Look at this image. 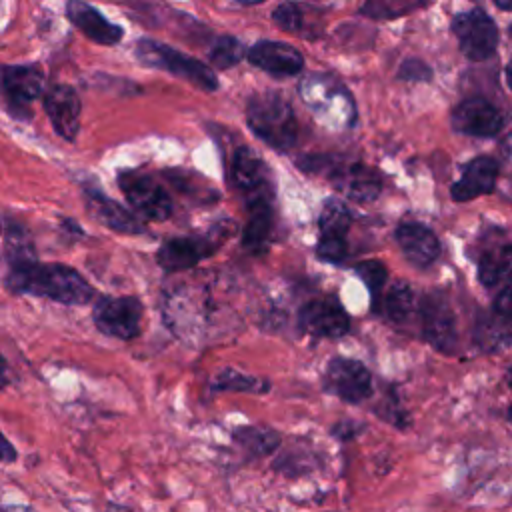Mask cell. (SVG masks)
Returning <instances> with one entry per match:
<instances>
[{
	"mask_svg": "<svg viewBox=\"0 0 512 512\" xmlns=\"http://www.w3.org/2000/svg\"><path fill=\"white\" fill-rule=\"evenodd\" d=\"M4 284L12 294H30L68 306H84L98 296L74 268L58 262L42 264L36 256L8 262Z\"/></svg>",
	"mask_w": 512,
	"mask_h": 512,
	"instance_id": "6da1fadb",
	"label": "cell"
},
{
	"mask_svg": "<svg viewBox=\"0 0 512 512\" xmlns=\"http://www.w3.org/2000/svg\"><path fill=\"white\" fill-rule=\"evenodd\" d=\"M302 102L316 120L330 130H348L356 122V104L350 92L328 74H308L298 86Z\"/></svg>",
	"mask_w": 512,
	"mask_h": 512,
	"instance_id": "7a4b0ae2",
	"label": "cell"
},
{
	"mask_svg": "<svg viewBox=\"0 0 512 512\" xmlns=\"http://www.w3.org/2000/svg\"><path fill=\"white\" fill-rule=\"evenodd\" d=\"M246 122L268 146L288 150L298 138V122L290 102L278 92L256 94L248 100Z\"/></svg>",
	"mask_w": 512,
	"mask_h": 512,
	"instance_id": "3957f363",
	"label": "cell"
},
{
	"mask_svg": "<svg viewBox=\"0 0 512 512\" xmlns=\"http://www.w3.org/2000/svg\"><path fill=\"white\" fill-rule=\"evenodd\" d=\"M136 56L144 66L166 70L178 78H184V80L196 84L202 90L212 92L218 88L216 74L212 72L210 66L202 64L200 60H196L188 54H182V52L170 48L168 44L148 40V38L140 40L136 44Z\"/></svg>",
	"mask_w": 512,
	"mask_h": 512,
	"instance_id": "277c9868",
	"label": "cell"
},
{
	"mask_svg": "<svg viewBox=\"0 0 512 512\" xmlns=\"http://www.w3.org/2000/svg\"><path fill=\"white\" fill-rule=\"evenodd\" d=\"M144 306L136 296H98L94 302V326L112 338L134 340L142 332Z\"/></svg>",
	"mask_w": 512,
	"mask_h": 512,
	"instance_id": "5b68a950",
	"label": "cell"
},
{
	"mask_svg": "<svg viewBox=\"0 0 512 512\" xmlns=\"http://www.w3.org/2000/svg\"><path fill=\"white\" fill-rule=\"evenodd\" d=\"M118 184L128 204L140 218L152 222H162L170 218L172 198L164 190V186L150 174L128 170L120 174Z\"/></svg>",
	"mask_w": 512,
	"mask_h": 512,
	"instance_id": "8992f818",
	"label": "cell"
},
{
	"mask_svg": "<svg viewBox=\"0 0 512 512\" xmlns=\"http://www.w3.org/2000/svg\"><path fill=\"white\" fill-rule=\"evenodd\" d=\"M452 32L458 38L462 54L472 62H484L496 52L498 28L482 8L456 14L452 18Z\"/></svg>",
	"mask_w": 512,
	"mask_h": 512,
	"instance_id": "52a82bcc",
	"label": "cell"
},
{
	"mask_svg": "<svg viewBox=\"0 0 512 512\" xmlns=\"http://www.w3.org/2000/svg\"><path fill=\"white\" fill-rule=\"evenodd\" d=\"M350 224H352V216L342 200L330 198L324 202V208L318 218V226H320V238L316 244L318 258L334 264L346 258L348 254L346 234Z\"/></svg>",
	"mask_w": 512,
	"mask_h": 512,
	"instance_id": "ba28073f",
	"label": "cell"
},
{
	"mask_svg": "<svg viewBox=\"0 0 512 512\" xmlns=\"http://www.w3.org/2000/svg\"><path fill=\"white\" fill-rule=\"evenodd\" d=\"M424 338L440 352H450L456 344V318L450 302L440 292H428L420 302Z\"/></svg>",
	"mask_w": 512,
	"mask_h": 512,
	"instance_id": "9c48e42d",
	"label": "cell"
},
{
	"mask_svg": "<svg viewBox=\"0 0 512 512\" xmlns=\"http://www.w3.org/2000/svg\"><path fill=\"white\" fill-rule=\"evenodd\" d=\"M326 386L338 398L358 404L372 394V376L360 360L338 356L326 366Z\"/></svg>",
	"mask_w": 512,
	"mask_h": 512,
	"instance_id": "30bf717a",
	"label": "cell"
},
{
	"mask_svg": "<svg viewBox=\"0 0 512 512\" xmlns=\"http://www.w3.org/2000/svg\"><path fill=\"white\" fill-rule=\"evenodd\" d=\"M300 328L318 338H340L348 332L350 320L342 304L332 298H316L302 306L300 310Z\"/></svg>",
	"mask_w": 512,
	"mask_h": 512,
	"instance_id": "8fae6325",
	"label": "cell"
},
{
	"mask_svg": "<svg viewBox=\"0 0 512 512\" xmlns=\"http://www.w3.org/2000/svg\"><path fill=\"white\" fill-rule=\"evenodd\" d=\"M452 128L466 136H496L502 128V114L486 98H466L452 112Z\"/></svg>",
	"mask_w": 512,
	"mask_h": 512,
	"instance_id": "7c38bea8",
	"label": "cell"
},
{
	"mask_svg": "<svg viewBox=\"0 0 512 512\" xmlns=\"http://www.w3.org/2000/svg\"><path fill=\"white\" fill-rule=\"evenodd\" d=\"M246 58L252 66L280 78L296 76L304 66V58L294 46L276 40H260L252 44L246 50Z\"/></svg>",
	"mask_w": 512,
	"mask_h": 512,
	"instance_id": "4fadbf2b",
	"label": "cell"
},
{
	"mask_svg": "<svg viewBox=\"0 0 512 512\" xmlns=\"http://www.w3.org/2000/svg\"><path fill=\"white\" fill-rule=\"evenodd\" d=\"M326 162L332 166L330 170V178L334 180V184L352 200L356 202H370L380 194V176L368 168L362 162H350V164H342V162H334L330 158H326Z\"/></svg>",
	"mask_w": 512,
	"mask_h": 512,
	"instance_id": "5bb4252c",
	"label": "cell"
},
{
	"mask_svg": "<svg viewBox=\"0 0 512 512\" xmlns=\"http://www.w3.org/2000/svg\"><path fill=\"white\" fill-rule=\"evenodd\" d=\"M44 108L54 130L62 138L74 140L80 130V110H82L80 96L76 94V90L68 84L52 86L44 98Z\"/></svg>",
	"mask_w": 512,
	"mask_h": 512,
	"instance_id": "9a60e30c",
	"label": "cell"
},
{
	"mask_svg": "<svg viewBox=\"0 0 512 512\" xmlns=\"http://www.w3.org/2000/svg\"><path fill=\"white\" fill-rule=\"evenodd\" d=\"M216 246L218 242H212L210 238H200V236L170 238L160 246L156 260L166 272H180V270L192 268L194 264L210 256L216 250Z\"/></svg>",
	"mask_w": 512,
	"mask_h": 512,
	"instance_id": "2e32d148",
	"label": "cell"
},
{
	"mask_svg": "<svg viewBox=\"0 0 512 512\" xmlns=\"http://www.w3.org/2000/svg\"><path fill=\"white\" fill-rule=\"evenodd\" d=\"M66 14L70 22L92 42L102 44V46H112L122 40V28L108 18L102 16L94 6H90L84 0H68L66 4Z\"/></svg>",
	"mask_w": 512,
	"mask_h": 512,
	"instance_id": "e0dca14e",
	"label": "cell"
},
{
	"mask_svg": "<svg viewBox=\"0 0 512 512\" xmlns=\"http://www.w3.org/2000/svg\"><path fill=\"white\" fill-rule=\"evenodd\" d=\"M86 206L92 218H96L102 226L122 232V234H142L144 222L142 218L118 204L116 200L108 198L98 190H86Z\"/></svg>",
	"mask_w": 512,
	"mask_h": 512,
	"instance_id": "ac0fdd59",
	"label": "cell"
},
{
	"mask_svg": "<svg viewBox=\"0 0 512 512\" xmlns=\"http://www.w3.org/2000/svg\"><path fill=\"white\" fill-rule=\"evenodd\" d=\"M498 162L490 156H478L474 158L462 172L460 180L452 184V198L456 202H468L474 200L482 194H488L494 190L496 186V178H498Z\"/></svg>",
	"mask_w": 512,
	"mask_h": 512,
	"instance_id": "d6986e66",
	"label": "cell"
},
{
	"mask_svg": "<svg viewBox=\"0 0 512 512\" xmlns=\"http://www.w3.org/2000/svg\"><path fill=\"white\" fill-rule=\"evenodd\" d=\"M396 242L404 256L416 266L432 264L440 254V242L436 234L420 222H404L396 228Z\"/></svg>",
	"mask_w": 512,
	"mask_h": 512,
	"instance_id": "ffe728a7",
	"label": "cell"
},
{
	"mask_svg": "<svg viewBox=\"0 0 512 512\" xmlns=\"http://www.w3.org/2000/svg\"><path fill=\"white\" fill-rule=\"evenodd\" d=\"M2 90L16 108H26L44 90V76L36 66L2 68Z\"/></svg>",
	"mask_w": 512,
	"mask_h": 512,
	"instance_id": "44dd1931",
	"label": "cell"
},
{
	"mask_svg": "<svg viewBox=\"0 0 512 512\" xmlns=\"http://www.w3.org/2000/svg\"><path fill=\"white\" fill-rule=\"evenodd\" d=\"M272 232V206L262 194H256L248 202V222L242 234V244L250 252H258L266 246Z\"/></svg>",
	"mask_w": 512,
	"mask_h": 512,
	"instance_id": "7402d4cb",
	"label": "cell"
},
{
	"mask_svg": "<svg viewBox=\"0 0 512 512\" xmlns=\"http://www.w3.org/2000/svg\"><path fill=\"white\" fill-rule=\"evenodd\" d=\"M232 182L244 192H254L264 184V164L254 150L240 146L232 156Z\"/></svg>",
	"mask_w": 512,
	"mask_h": 512,
	"instance_id": "603a6c76",
	"label": "cell"
},
{
	"mask_svg": "<svg viewBox=\"0 0 512 512\" xmlns=\"http://www.w3.org/2000/svg\"><path fill=\"white\" fill-rule=\"evenodd\" d=\"M274 22L300 36H312L320 28V16H314V10L298 4V2H284L274 10Z\"/></svg>",
	"mask_w": 512,
	"mask_h": 512,
	"instance_id": "cb8c5ba5",
	"label": "cell"
},
{
	"mask_svg": "<svg viewBox=\"0 0 512 512\" xmlns=\"http://www.w3.org/2000/svg\"><path fill=\"white\" fill-rule=\"evenodd\" d=\"M478 278L484 286H496L512 278V244L486 250L478 262Z\"/></svg>",
	"mask_w": 512,
	"mask_h": 512,
	"instance_id": "d4e9b609",
	"label": "cell"
},
{
	"mask_svg": "<svg viewBox=\"0 0 512 512\" xmlns=\"http://www.w3.org/2000/svg\"><path fill=\"white\" fill-rule=\"evenodd\" d=\"M412 306H414V294H412V288L402 282V280H396L386 296H384V312L386 316L396 322V324H402L408 320V316L412 314Z\"/></svg>",
	"mask_w": 512,
	"mask_h": 512,
	"instance_id": "484cf974",
	"label": "cell"
},
{
	"mask_svg": "<svg viewBox=\"0 0 512 512\" xmlns=\"http://www.w3.org/2000/svg\"><path fill=\"white\" fill-rule=\"evenodd\" d=\"M212 388H216V390H240V392H264V390H268V382L262 380V378L246 376L238 370L226 368L216 376Z\"/></svg>",
	"mask_w": 512,
	"mask_h": 512,
	"instance_id": "4316f807",
	"label": "cell"
},
{
	"mask_svg": "<svg viewBox=\"0 0 512 512\" xmlns=\"http://www.w3.org/2000/svg\"><path fill=\"white\" fill-rule=\"evenodd\" d=\"M244 46L234 36H220L208 52V58L218 68H230L244 56Z\"/></svg>",
	"mask_w": 512,
	"mask_h": 512,
	"instance_id": "83f0119b",
	"label": "cell"
},
{
	"mask_svg": "<svg viewBox=\"0 0 512 512\" xmlns=\"http://www.w3.org/2000/svg\"><path fill=\"white\" fill-rule=\"evenodd\" d=\"M238 442L258 454L270 452L278 444V436L268 428H242L236 432Z\"/></svg>",
	"mask_w": 512,
	"mask_h": 512,
	"instance_id": "f1b7e54d",
	"label": "cell"
},
{
	"mask_svg": "<svg viewBox=\"0 0 512 512\" xmlns=\"http://www.w3.org/2000/svg\"><path fill=\"white\" fill-rule=\"evenodd\" d=\"M356 272L360 274V278L364 280V284L368 286L372 296L378 298L382 288H384V284H386V276H388L386 266L382 262H378V260H366V262H362L356 268Z\"/></svg>",
	"mask_w": 512,
	"mask_h": 512,
	"instance_id": "f546056e",
	"label": "cell"
},
{
	"mask_svg": "<svg viewBox=\"0 0 512 512\" xmlns=\"http://www.w3.org/2000/svg\"><path fill=\"white\" fill-rule=\"evenodd\" d=\"M432 76V70L426 66V62H420V60H406L398 72V78H404V80H428Z\"/></svg>",
	"mask_w": 512,
	"mask_h": 512,
	"instance_id": "4dcf8cb0",
	"label": "cell"
},
{
	"mask_svg": "<svg viewBox=\"0 0 512 512\" xmlns=\"http://www.w3.org/2000/svg\"><path fill=\"white\" fill-rule=\"evenodd\" d=\"M494 310L502 316L512 320V278H508L506 286L498 292L496 300H494Z\"/></svg>",
	"mask_w": 512,
	"mask_h": 512,
	"instance_id": "1f68e13d",
	"label": "cell"
},
{
	"mask_svg": "<svg viewBox=\"0 0 512 512\" xmlns=\"http://www.w3.org/2000/svg\"><path fill=\"white\" fill-rule=\"evenodd\" d=\"M18 458L16 448L8 442V438L0 432V464H10Z\"/></svg>",
	"mask_w": 512,
	"mask_h": 512,
	"instance_id": "d6a6232c",
	"label": "cell"
},
{
	"mask_svg": "<svg viewBox=\"0 0 512 512\" xmlns=\"http://www.w3.org/2000/svg\"><path fill=\"white\" fill-rule=\"evenodd\" d=\"M8 364H6V358H4V354L0 352V390L8 384Z\"/></svg>",
	"mask_w": 512,
	"mask_h": 512,
	"instance_id": "836d02e7",
	"label": "cell"
},
{
	"mask_svg": "<svg viewBox=\"0 0 512 512\" xmlns=\"http://www.w3.org/2000/svg\"><path fill=\"white\" fill-rule=\"evenodd\" d=\"M502 154L508 160V164H512V134H508L502 142Z\"/></svg>",
	"mask_w": 512,
	"mask_h": 512,
	"instance_id": "e575fe53",
	"label": "cell"
},
{
	"mask_svg": "<svg viewBox=\"0 0 512 512\" xmlns=\"http://www.w3.org/2000/svg\"><path fill=\"white\" fill-rule=\"evenodd\" d=\"M0 512H36L30 506H20V504H10V506H2Z\"/></svg>",
	"mask_w": 512,
	"mask_h": 512,
	"instance_id": "d590c367",
	"label": "cell"
},
{
	"mask_svg": "<svg viewBox=\"0 0 512 512\" xmlns=\"http://www.w3.org/2000/svg\"><path fill=\"white\" fill-rule=\"evenodd\" d=\"M502 10H512V0H492Z\"/></svg>",
	"mask_w": 512,
	"mask_h": 512,
	"instance_id": "8d00e7d4",
	"label": "cell"
},
{
	"mask_svg": "<svg viewBox=\"0 0 512 512\" xmlns=\"http://www.w3.org/2000/svg\"><path fill=\"white\" fill-rule=\"evenodd\" d=\"M506 80H508V86H510V90H512V60H510V64L506 66Z\"/></svg>",
	"mask_w": 512,
	"mask_h": 512,
	"instance_id": "74e56055",
	"label": "cell"
},
{
	"mask_svg": "<svg viewBox=\"0 0 512 512\" xmlns=\"http://www.w3.org/2000/svg\"><path fill=\"white\" fill-rule=\"evenodd\" d=\"M506 380H508V386L512 388V366H510L508 372H506ZM510 416H512V406H510Z\"/></svg>",
	"mask_w": 512,
	"mask_h": 512,
	"instance_id": "f35d334b",
	"label": "cell"
},
{
	"mask_svg": "<svg viewBox=\"0 0 512 512\" xmlns=\"http://www.w3.org/2000/svg\"><path fill=\"white\" fill-rule=\"evenodd\" d=\"M240 4H258V2H262V0H238Z\"/></svg>",
	"mask_w": 512,
	"mask_h": 512,
	"instance_id": "ab89813d",
	"label": "cell"
},
{
	"mask_svg": "<svg viewBox=\"0 0 512 512\" xmlns=\"http://www.w3.org/2000/svg\"><path fill=\"white\" fill-rule=\"evenodd\" d=\"M510 34H512V26H510Z\"/></svg>",
	"mask_w": 512,
	"mask_h": 512,
	"instance_id": "60d3db41",
	"label": "cell"
}]
</instances>
